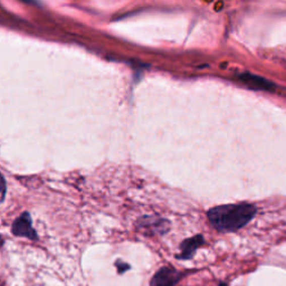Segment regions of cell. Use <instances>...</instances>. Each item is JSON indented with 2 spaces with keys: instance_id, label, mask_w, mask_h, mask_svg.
Segmentation results:
<instances>
[{
  "instance_id": "1",
  "label": "cell",
  "mask_w": 286,
  "mask_h": 286,
  "mask_svg": "<svg viewBox=\"0 0 286 286\" xmlns=\"http://www.w3.org/2000/svg\"><path fill=\"white\" fill-rule=\"evenodd\" d=\"M256 215V207L246 202L222 205L208 211V219L217 231L231 233L241 230Z\"/></svg>"
},
{
  "instance_id": "2",
  "label": "cell",
  "mask_w": 286,
  "mask_h": 286,
  "mask_svg": "<svg viewBox=\"0 0 286 286\" xmlns=\"http://www.w3.org/2000/svg\"><path fill=\"white\" fill-rule=\"evenodd\" d=\"M12 232L15 236L18 237H27L32 241H36L38 238L37 233L33 228L32 218L28 212H24L22 216H19L16 220L14 221Z\"/></svg>"
},
{
  "instance_id": "3",
  "label": "cell",
  "mask_w": 286,
  "mask_h": 286,
  "mask_svg": "<svg viewBox=\"0 0 286 286\" xmlns=\"http://www.w3.org/2000/svg\"><path fill=\"white\" fill-rule=\"evenodd\" d=\"M180 278L179 273L171 267L160 268L151 279L150 286H174Z\"/></svg>"
},
{
  "instance_id": "4",
  "label": "cell",
  "mask_w": 286,
  "mask_h": 286,
  "mask_svg": "<svg viewBox=\"0 0 286 286\" xmlns=\"http://www.w3.org/2000/svg\"><path fill=\"white\" fill-rule=\"evenodd\" d=\"M205 243L204 241V237L201 235H197L191 237L189 239H186V241L181 244L180 249H181V253L180 255H178V258L180 259H190L194 256L195 253L197 249H198L202 244Z\"/></svg>"
},
{
  "instance_id": "5",
  "label": "cell",
  "mask_w": 286,
  "mask_h": 286,
  "mask_svg": "<svg viewBox=\"0 0 286 286\" xmlns=\"http://www.w3.org/2000/svg\"><path fill=\"white\" fill-rule=\"evenodd\" d=\"M241 79L243 80V82H245L246 84H248L249 86H252V87H255V88H262V90H267V88L274 87L272 83L268 82L267 80L262 79V77L256 76V75L249 74V73L242 74Z\"/></svg>"
},
{
  "instance_id": "6",
  "label": "cell",
  "mask_w": 286,
  "mask_h": 286,
  "mask_svg": "<svg viewBox=\"0 0 286 286\" xmlns=\"http://www.w3.org/2000/svg\"><path fill=\"white\" fill-rule=\"evenodd\" d=\"M116 266L118 267V270H119V273L120 274H123L126 270L130 269V265H128L127 263H124L122 261H118L116 263Z\"/></svg>"
},
{
  "instance_id": "7",
  "label": "cell",
  "mask_w": 286,
  "mask_h": 286,
  "mask_svg": "<svg viewBox=\"0 0 286 286\" xmlns=\"http://www.w3.org/2000/svg\"><path fill=\"white\" fill-rule=\"evenodd\" d=\"M2 181H3V200L5 199V195H6V181H5V178L3 177V179H2Z\"/></svg>"
}]
</instances>
